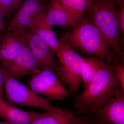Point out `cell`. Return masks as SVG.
I'll return each instance as SVG.
<instances>
[{
	"instance_id": "1",
	"label": "cell",
	"mask_w": 124,
	"mask_h": 124,
	"mask_svg": "<svg viewBox=\"0 0 124 124\" xmlns=\"http://www.w3.org/2000/svg\"><path fill=\"white\" fill-rule=\"evenodd\" d=\"M121 89L114 71L103 60L95 77L83 92L72 97L76 113L79 116L90 115Z\"/></svg>"
},
{
	"instance_id": "2",
	"label": "cell",
	"mask_w": 124,
	"mask_h": 124,
	"mask_svg": "<svg viewBox=\"0 0 124 124\" xmlns=\"http://www.w3.org/2000/svg\"><path fill=\"white\" fill-rule=\"evenodd\" d=\"M90 1L88 8L85 11V16L97 27L110 44L113 53V62L124 59V46L117 19L116 0Z\"/></svg>"
},
{
	"instance_id": "3",
	"label": "cell",
	"mask_w": 124,
	"mask_h": 124,
	"mask_svg": "<svg viewBox=\"0 0 124 124\" xmlns=\"http://www.w3.org/2000/svg\"><path fill=\"white\" fill-rule=\"evenodd\" d=\"M60 39L77 51L88 56L101 58L108 65L113 63V53L110 44L85 15L73 30L63 35Z\"/></svg>"
},
{
	"instance_id": "4",
	"label": "cell",
	"mask_w": 124,
	"mask_h": 124,
	"mask_svg": "<svg viewBox=\"0 0 124 124\" xmlns=\"http://www.w3.org/2000/svg\"><path fill=\"white\" fill-rule=\"evenodd\" d=\"M60 46L55 53L57 59V77L72 94H77L82 81L84 58L66 42L59 39Z\"/></svg>"
},
{
	"instance_id": "5",
	"label": "cell",
	"mask_w": 124,
	"mask_h": 124,
	"mask_svg": "<svg viewBox=\"0 0 124 124\" xmlns=\"http://www.w3.org/2000/svg\"><path fill=\"white\" fill-rule=\"evenodd\" d=\"M4 87L7 102L20 106L41 109L46 112H56L62 108L55 107L51 101L33 92L31 89L8 75L2 68Z\"/></svg>"
},
{
	"instance_id": "6",
	"label": "cell",
	"mask_w": 124,
	"mask_h": 124,
	"mask_svg": "<svg viewBox=\"0 0 124 124\" xmlns=\"http://www.w3.org/2000/svg\"><path fill=\"white\" fill-rule=\"evenodd\" d=\"M30 88L51 101L62 102L73 97L54 72L48 67L36 69L30 75Z\"/></svg>"
},
{
	"instance_id": "7",
	"label": "cell",
	"mask_w": 124,
	"mask_h": 124,
	"mask_svg": "<svg viewBox=\"0 0 124 124\" xmlns=\"http://www.w3.org/2000/svg\"><path fill=\"white\" fill-rule=\"evenodd\" d=\"M19 32L40 68L48 67L57 76L58 65L56 54L46 42L29 28H24Z\"/></svg>"
},
{
	"instance_id": "8",
	"label": "cell",
	"mask_w": 124,
	"mask_h": 124,
	"mask_svg": "<svg viewBox=\"0 0 124 124\" xmlns=\"http://www.w3.org/2000/svg\"><path fill=\"white\" fill-rule=\"evenodd\" d=\"M50 0H24L8 25L9 31L20 32L29 27L32 20L46 12Z\"/></svg>"
},
{
	"instance_id": "9",
	"label": "cell",
	"mask_w": 124,
	"mask_h": 124,
	"mask_svg": "<svg viewBox=\"0 0 124 124\" xmlns=\"http://www.w3.org/2000/svg\"><path fill=\"white\" fill-rule=\"evenodd\" d=\"M0 64L8 75L17 79L30 76L40 68L26 44L17 57L11 60L2 61Z\"/></svg>"
},
{
	"instance_id": "10",
	"label": "cell",
	"mask_w": 124,
	"mask_h": 124,
	"mask_svg": "<svg viewBox=\"0 0 124 124\" xmlns=\"http://www.w3.org/2000/svg\"><path fill=\"white\" fill-rule=\"evenodd\" d=\"M89 115L105 124H124V91L120 90Z\"/></svg>"
},
{
	"instance_id": "11",
	"label": "cell",
	"mask_w": 124,
	"mask_h": 124,
	"mask_svg": "<svg viewBox=\"0 0 124 124\" xmlns=\"http://www.w3.org/2000/svg\"><path fill=\"white\" fill-rule=\"evenodd\" d=\"M26 44L19 32H6L0 40V61L13 59L20 53Z\"/></svg>"
},
{
	"instance_id": "12",
	"label": "cell",
	"mask_w": 124,
	"mask_h": 124,
	"mask_svg": "<svg viewBox=\"0 0 124 124\" xmlns=\"http://www.w3.org/2000/svg\"><path fill=\"white\" fill-rule=\"evenodd\" d=\"M31 124H83V121L76 111L65 108L58 112L40 113Z\"/></svg>"
},
{
	"instance_id": "13",
	"label": "cell",
	"mask_w": 124,
	"mask_h": 124,
	"mask_svg": "<svg viewBox=\"0 0 124 124\" xmlns=\"http://www.w3.org/2000/svg\"><path fill=\"white\" fill-rule=\"evenodd\" d=\"M39 113L23 110L0 98V117L11 124H31Z\"/></svg>"
},
{
	"instance_id": "14",
	"label": "cell",
	"mask_w": 124,
	"mask_h": 124,
	"mask_svg": "<svg viewBox=\"0 0 124 124\" xmlns=\"http://www.w3.org/2000/svg\"><path fill=\"white\" fill-rule=\"evenodd\" d=\"M44 18L46 22L52 26L75 27L76 26L58 0H50Z\"/></svg>"
},
{
	"instance_id": "15",
	"label": "cell",
	"mask_w": 124,
	"mask_h": 124,
	"mask_svg": "<svg viewBox=\"0 0 124 124\" xmlns=\"http://www.w3.org/2000/svg\"><path fill=\"white\" fill-rule=\"evenodd\" d=\"M46 11L34 19L28 28L42 38L55 54L60 46V41L52 29L53 26L47 24L45 21L44 17Z\"/></svg>"
},
{
	"instance_id": "16",
	"label": "cell",
	"mask_w": 124,
	"mask_h": 124,
	"mask_svg": "<svg viewBox=\"0 0 124 124\" xmlns=\"http://www.w3.org/2000/svg\"><path fill=\"white\" fill-rule=\"evenodd\" d=\"M75 24L83 18L85 11L88 8L90 0H58Z\"/></svg>"
},
{
	"instance_id": "17",
	"label": "cell",
	"mask_w": 124,
	"mask_h": 124,
	"mask_svg": "<svg viewBox=\"0 0 124 124\" xmlns=\"http://www.w3.org/2000/svg\"><path fill=\"white\" fill-rule=\"evenodd\" d=\"M104 59L96 56L84 58L81 79L84 89L92 81L97 72Z\"/></svg>"
},
{
	"instance_id": "18",
	"label": "cell",
	"mask_w": 124,
	"mask_h": 124,
	"mask_svg": "<svg viewBox=\"0 0 124 124\" xmlns=\"http://www.w3.org/2000/svg\"><path fill=\"white\" fill-rule=\"evenodd\" d=\"M114 71L122 88L124 91V59L119 62H113L108 65Z\"/></svg>"
},
{
	"instance_id": "19",
	"label": "cell",
	"mask_w": 124,
	"mask_h": 124,
	"mask_svg": "<svg viewBox=\"0 0 124 124\" xmlns=\"http://www.w3.org/2000/svg\"><path fill=\"white\" fill-rule=\"evenodd\" d=\"M117 8V16L121 33L122 44L124 46V0H116Z\"/></svg>"
},
{
	"instance_id": "20",
	"label": "cell",
	"mask_w": 124,
	"mask_h": 124,
	"mask_svg": "<svg viewBox=\"0 0 124 124\" xmlns=\"http://www.w3.org/2000/svg\"><path fill=\"white\" fill-rule=\"evenodd\" d=\"M13 11L12 0H0V13L2 17H7Z\"/></svg>"
},
{
	"instance_id": "21",
	"label": "cell",
	"mask_w": 124,
	"mask_h": 124,
	"mask_svg": "<svg viewBox=\"0 0 124 124\" xmlns=\"http://www.w3.org/2000/svg\"><path fill=\"white\" fill-rule=\"evenodd\" d=\"M83 121V124H105L92 117L90 115L79 116Z\"/></svg>"
},
{
	"instance_id": "22",
	"label": "cell",
	"mask_w": 124,
	"mask_h": 124,
	"mask_svg": "<svg viewBox=\"0 0 124 124\" xmlns=\"http://www.w3.org/2000/svg\"><path fill=\"white\" fill-rule=\"evenodd\" d=\"M4 78L2 73V68L0 64V98H4Z\"/></svg>"
},
{
	"instance_id": "23",
	"label": "cell",
	"mask_w": 124,
	"mask_h": 124,
	"mask_svg": "<svg viewBox=\"0 0 124 124\" xmlns=\"http://www.w3.org/2000/svg\"><path fill=\"white\" fill-rule=\"evenodd\" d=\"M24 0H12L14 10H16L21 5Z\"/></svg>"
},
{
	"instance_id": "24",
	"label": "cell",
	"mask_w": 124,
	"mask_h": 124,
	"mask_svg": "<svg viewBox=\"0 0 124 124\" xmlns=\"http://www.w3.org/2000/svg\"><path fill=\"white\" fill-rule=\"evenodd\" d=\"M2 17L0 13V31L4 29V23L2 20Z\"/></svg>"
},
{
	"instance_id": "25",
	"label": "cell",
	"mask_w": 124,
	"mask_h": 124,
	"mask_svg": "<svg viewBox=\"0 0 124 124\" xmlns=\"http://www.w3.org/2000/svg\"><path fill=\"white\" fill-rule=\"evenodd\" d=\"M0 124H11L9 122H8V121H5L4 122H0Z\"/></svg>"
},
{
	"instance_id": "26",
	"label": "cell",
	"mask_w": 124,
	"mask_h": 124,
	"mask_svg": "<svg viewBox=\"0 0 124 124\" xmlns=\"http://www.w3.org/2000/svg\"><path fill=\"white\" fill-rule=\"evenodd\" d=\"M1 39V38H0V40Z\"/></svg>"
}]
</instances>
